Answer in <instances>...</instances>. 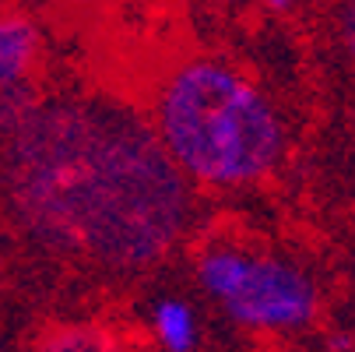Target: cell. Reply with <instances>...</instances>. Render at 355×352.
Segmentation results:
<instances>
[{"instance_id":"cell-1","label":"cell","mask_w":355,"mask_h":352,"mask_svg":"<svg viewBox=\"0 0 355 352\" xmlns=\"http://www.w3.org/2000/svg\"><path fill=\"white\" fill-rule=\"evenodd\" d=\"M8 187L39 240L110 271L162 261L190 219V190L123 106L92 99L8 110Z\"/></svg>"},{"instance_id":"cell-2","label":"cell","mask_w":355,"mask_h":352,"mask_svg":"<svg viewBox=\"0 0 355 352\" xmlns=\"http://www.w3.org/2000/svg\"><path fill=\"white\" fill-rule=\"evenodd\" d=\"M155 131L183 180L205 187H246L264 180L285 148V127L271 99L236 67L197 57L159 88Z\"/></svg>"},{"instance_id":"cell-3","label":"cell","mask_w":355,"mask_h":352,"mask_svg":"<svg viewBox=\"0 0 355 352\" xmlns=\"http://www.w3.org/2000/svg\"><path fill=\"white\" fill-rule=\"evenodd\" d=\"M197 278L243 328L292 331L317 314V285L299 265L278 254L215 243L197 258Z\"/></svg>"},{"instance_id":"cell-4","label":"cell","mask_w":355,"mask_h":352,"mask_svg":"<svg viewBox=\"0 0 355 352\" xmlns=\"http://www.w3.org/2000/svg\"><path fill=\"white\" fill-rule=\"evenodd\" d=\"M39 57V32L28 18L8 15L0 18V95L15 92Z\"/></svg>"},{"instance_id":"cell-5","label":"cell","mask_w":355,"mask_h":352,"mask_svg":"<svg viewBox=\"0 0 355 352\" xmlns=\"http://www.w3.org/2000/svg\"><path fill=\"white\" fill-rule=\"evenodd\" d=\"M151 331H155V338L166 352H193L197 338H200L193 307L176 296H166L151 307Z\"/></svg>"},{"instance_id":"cell-6","label":"cell","mask_w":355,"mask_h":352,"mask_svg":"<svg viewBox=\"0 0 355 352\" xmlns=\"http://www.w3.org/2000/svg\"><path fill=\"white\" fill-rule=\"evenodd\" d=\"M28 352H123V345L103 324H60L42 331Z\"/></svg>"},{"instance_id":"cell-7","label":"cell","mask_w":355,"mask_h":352,"mask_svg":"<svg viewBox=\"0 0 355 352\" xmlns=\"http://www.w3.org/2000/svg\"><path fill=\"white\" fill-rule=\"evenodd\" d=\"M341 39H345V49L355 57V4L341 8Z\"/></svg>"}]
</instances>
